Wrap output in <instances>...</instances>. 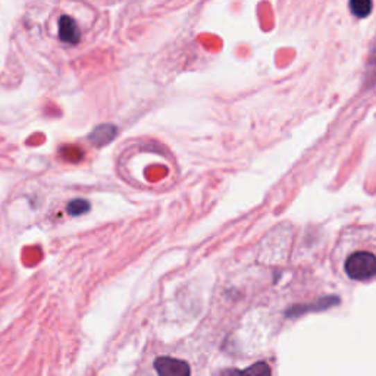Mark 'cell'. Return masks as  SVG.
Masks as SVG:
<instances>
[{
  "label": "cell",
  "mask_w": 376,
  "mask_h": 376,
  "mask_svg": "<svg viewBox=\"0 0 376 376\" xmlns=\"http://www.w3.org/2000/svg\"><path fill=\"white\" fill-rule=\"evenodd\" d=\"M336 256L350 280L369 281L376 277V238L363 235L361 228L341 238Z\"/></svg>",
  "instance_id": "obj_1"
},
{
  "label": "cell",
  "mask_w": 376,
  "mask_h": 376,
  "mask_svg": "<svg viewBox=\"0 0 376 376\" xmlns=\"http://www.w3.org/2000/svg\"><path fill=\"white\" fill-rule=\"evenodd\" d=\"M155 369L159 376H190L191 370L188 363L172 357H157Z\"/></svg>",
  "instance_id": "obj_2"
},
{
  "label": "cell",
  "mask_w": 376,
  "mask_h": 376,
  "mask_svg": "<svg viewBox=\"0 0 376 376\" xmlns=\"http://www.w3.org/2000/svg\"><path fill=\"white\" fill-rule=\"evenodd\" d=\"M222 376H272L271 368L266 363L259 361L256 365L250 366L246 370H237V369H225L222 372Z\"/></svg>",
  "instance_id": "obj_4"
},
{
  "label": "cell",
  "mask_w": 376,
  "mask_h": 376,
  "mask_svg": "<svg viewBox=\"0 0 376 376\" xmlns=\"http://www.w3.org/2000/svg\"><path fill=\"white\" fill-rule=\"evenodd\" d=\"M117 128L114 125H100L92 134L90 140L96 146H105L115 139Z\"/></svg>",
  "instance_id": "obj_5"
},
{
  "label": "cell",
  "mask_w": 376,
  "mask_h": 376,
  "mask_svg": "<svg viewBox=\"0 0 376 376\" xmlns=\"http://www.w3.org/2000/svg\"><path fill=\"white\" fill-rule=\"evenodd\" d=\"M372 2L369 0H354V2L350 3V10H352V14L354 17L359 18H366L370 12H372Z\"/></svg>",
  "instance_id": "obj_6"
},
{
  "label": "cell",
  "mask_w": 376,
  "mask_h": 376,
  "mask_svg": "<svg viewBox=\"0 0 376 376\" xmlns=\"http://www.w3.org/2000/svg\"><path fill=\"white\" fill-rule=\"evenodd\" d=\"M368 83L375 84L376 83V42L373 44L372 53H370V59H369V65H368Z\"/></svg>",
  "instance_id": "obj_8"
},
{
  "label": "cell",
  "mask_w": 376,
  "mask_h": 376,
  "mask_svg": "<svg viewBox=\"0 0 376 376\" xmlns=\"http://www.w3.org/2000/svg\"><path fill=\"white\" fill-rule=\"evenodd\" d=\"M90 210V203L84 198H75L68 205V213L72 216H80Z\"/></svg>",
  "instance_id": "obj_7"
},
{
  "label": "cell",
  "mask_w": 376,
  "mask_h": 376,
  "mask_svg": "<svg viewBox=\"0 0 376 376\" xmlns=\"http://www.w3.org/2000/svg\"><path fill=\"white\" fill-rule=\"evenodd\" d=\"M59 39L65 43L75 44L81 39V33L77 22H75L71 17L64 15L59 21Z\"/></svg>",
  "instance_id": "obj_3"
}]
</instances>
